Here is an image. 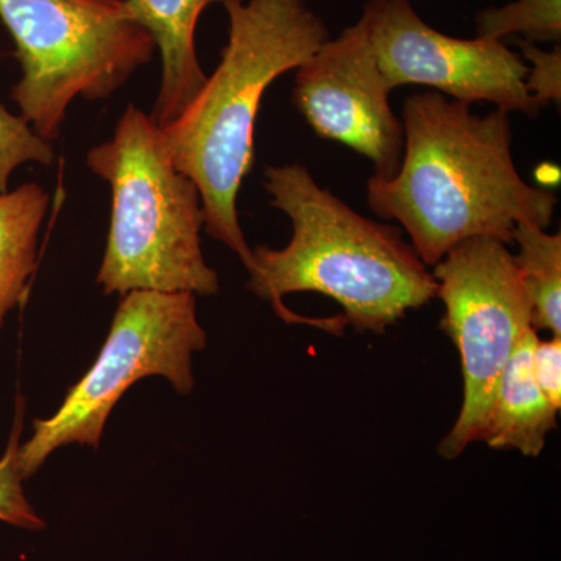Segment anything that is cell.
Listing matches in <instances>:
<instances>
[{
	"instance_id": "6da1fadb",
	"label": "cell",
	"mask_w": 561,
	"mask_h": 561,
	"mask_svg": "<svg viewBox=\"0 0 561 561\" xmlns=\"http://www.w3.org/2000/svg\"><path fill=\"white\" fill-rule=\"evenodd\" d=\"M264 186L289 217L291 238L279 250H253L247 287L287 323L383 334L437 298V279L400 228L360 216L305 165L265 168Z\"/></svg>"
},
{
	"instance_id": "7a4b0ae2",
	"label": "cell",
	"mask_w": 561,
	"mask_h": 561,
	"mask_svg": "<svg viewBox=\"0 0 561 561\" xmlns=\"http://www.w3.org/2000/svg\"><path fill=\"white\" fill-rule=\"evenodd\" d=\"M402 131L400 169L389 180H368V206L405 228L427 267L468 239L508 245L516 225L552 224L556 194L519 175L505 111L479 116L470 103L423 92L404 102Z\"/></svg>"
},
{
	"instance_id": "3957f363",
	"label": "cell",
	"mask_w": 561,
	"mask_h": 561,
	"mask_svg": "<svg viewBox=\"0 0 561 561\" xmlns=\"http://www.w3.org/2000/svg\"><path fill=\"white\" fill-rule=\"evenodd\" d=\"M225 10L230 36L219 66L179 119L160 128L173 164L201 191L206 232L250 271L253 250L239 221L238 195L253 168L262 98L330 33L306 0H247Z\"/></svg>"
},
{
	"instance_id": "277c9868",
	"label": "cell",
	"mask_w": 561,
	"mask_h": 561,
	"mask_svg": "<svg viewBox=\"0 0 561 561\" xmlns=\"http://www.w3.org/2000/svg\"><path fill=\"white\" fill-rule=\"evenodd\" d=\"M87 164L111 190L108 241L98 273L103 294L219 291V275L202 251L201 191L173 164L150 114L128 105L113 138L88 151Z\"/></svg>"
},
{
	"instance_id": "5b68a950",
	"label": "cell",
	"mask_w": 561,
	"mask_h": 561,
	"mask_svg": "<svg viewBox=\"0 0 561 561\" xmlns=\"http://www.w3.org/2000/svg\"><path fill=\"white\" fill-rule=\"evenodd\" d=\"M21 80L11 99L47 142L77 98L102 101L153 57V39L125 0H0Z\"/></svg>"
},
{
	"instance_id": "8992f818",
	"label": "cell",
	"mask_w": 561,
	"mask_h": 561,
	"mask_svg": "<svg viewBox=\"0 0 561 561\" xmlns=\"http://www.w3.org/2000/svg\"><path fill=\"white\" fill-rule=\"evenodd\" d=\"M197 295L133 290L122 295L98 359L49 419L33 421L20 446L22 479H31L61 446L98 449L111 412L136 382L161 376L181 394L195 386L192 357L205 350Z\"/></svg>"
},
{
	"instance_id": "52a82bcc",
	"label": "cell",
	"mask_w": 561,
	"mask_h": 561,
	"mask_svg": "<svg viewBox=\"0 0 561 561\" xmlns=\"http://www.w3.org/2000/svg\"><path fill=\"white\" fill-rule=\"evenodd\" d=\"M507 243L474 238L457 243L434 265L445 305L442 330L459 351L463 404L438 445L454 460L481 442L497 383L513 351L534 330L531 305Z\"/></svg>"
},
{
	"instance_id": "ba28073f",
	"label": "cell",
	"mask_w": 561,
	"mask_h": 561,
	"mask_svg": "<svg viewBox=\"0 0 561 561\" xmlns=\"http://www.w3.org/2000/svg\"><path fill=\"white\" fill-rule=\"evenodd\" d=\"M391 91L431 87L465 103L489 102L535 117L542 106L526 90L527 65L497 39H459L421 20L411 0H368L359 20Z\"/></svg>"
},
{
	"instance_id": "9c48e42d",
	"label": "cell",
	"mask_w": 561,
	"mask_h": 561,
	"mask_svg": "<svg viewBox=\"0 0 561 561\" xmlns=\"http://www.w3.org/2000/svg\"><path fill=\"white\" fill-rule=\"evenodd\" d=\"M390 92L357 22L297 69L291 102L317 136L345 144L373 162L375 179L389 180L400 169L404 150Z\"/></svg>"
},
{
	"instance_id": "30bf717a",
	"label": "cell",
	"mask_w": 561,
	"mask_h": 561,
	"mask_svg": "<svg viewBox=\"0 0 561 561\" xmlns=\"http://www.w3.org/2000/svg\"><path fill=\"white\" fill-rule=\"evenodd\" d=\"M239 2L243 0H125L161 54V88L150 114L158 127L179 119L208 79L195 50L198 18L213 3L228 9Z\"/></svg>"
},
{
	"instance_id": "8fae6325",
	"label": "cell",
	"mask_w": 561,
	"mask_h": 561,
	"mask_svg": "<svg viewBox=\"0 0 561 561\" xmlns=\"http://www.w3.org/2000/svg\"><path fill=\"white\" fill-rule=\"evenodd\" d=\"M537 341V331H529L502 371L481 438L490 448L538 457L549 432L557 427L559 411L531 375V350Z\"/></svg>"
},
{
	"instance_id": "7c38bea8",
	"label": "cell",
	"mask_w": 561,
	"mask_h": 561,
	"mask_svg": "<svg viewBox=\"0 0 561 561\" xmlns=\"http://www.w3.org/2000/svg\"><path fill=\"white\" fill-rule=\"evenodd\" d=\"M49 202V194L36 183L0 194V330L27 295Z\"/></svg>"
},
{
	"instance_id": "4fadbf2b",
	"label": "cell",
	"mask_w": 561,
	"mask_h": 561,
	"mask_svg": "<svg viewBox=\"0 0 561 561\" xmlns=\"http://www.w3.org/2000/svg\"><path fill=\"white\" fill-rule=\"evenodd\" d=\"M519 253L515 264L531 305V327L552 337L561 335V236L531 224H518L512 232Z\"/></svg>"
},
{
	"instance_id": "5bb4252c",
	"label": "cell",
	"mask_w": 561,
	"mask_h": 561,
	"mask_svg": "<svg viewBox=\"0 0 561 561\" xmlns=\"http://www.w3.org/2000/svg\"><path fill=\"white\" fill-rule=\"evenodd\" d=\"M478 38L502 41L523 35L535 43H559L561 38V0H515L501 9L478 14Z\"/></svg>"
},
{
	"instance_id": "9a60e30c",
	"label": "cell",
	"mask_w": 561,
	"mask_h": 561,
	"mask_svg": "<svg viewBox=\"0 0 561 561\" xmlns=\"http://www.w3.org/2000/svg\"><path fill=\"white\" fill-rule=\"evenodd\" d=\"M24 423V400L16 402L13 427H11L5 453L0 457V522L24 530H43L46 523L25 496L20 471V446Z\"/></svg>"
},
{
	"instance_id": "2e32d148",
	"label": "cell",
	"mask_w": 561,
	"mask_h": 561,
	"mask_svg": "<svg viewBox=\"0 0 561 561\" xmlns=\"http://www.w3.org/2000/svg\"><path fill=\"white\" fill-rule=\"evenodd\" d=\"M54 160V146L41 139L20 114L10 113L0 103V194L9 191L11 175L22 164L50 165Z\"/></svg>"
},
{
	"instance_id": "e0dca14e",
	"label": "cell",
	"mask_w": 561,
	"mask_h": 561,
	"mask_svg": "<svg viewBox=\"0 0 561 561\" xmlns=\"http://www.w3.org/2000/svg\"><path fill=\"white\" fill-rule=\"evenodd\" d=\"M523 60L530 62L527 66V76L524 80L526 90L542 108L549 103H560L561 99V50L560 46L551 51L541 50L530 41L519 39Z\"/></svg>"
},
{
	"instance_id": "ac0fdd59",
	"label": "cell",
	"mask_w": 561,
	"mask_h": 561,
	"mask_svg": "<svg viewBox=\"0 0 561 561\" xmlns=\"http://www.w3.org/2000/svg\"><path fill=\"white\" fill-rule=\"evenodd\" d=\"M531 375L553 408H561V339L535 342L531 350Z\"/></svg>"
}]
</instances>
